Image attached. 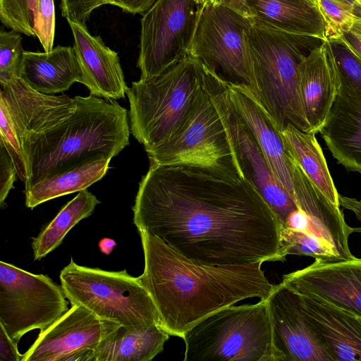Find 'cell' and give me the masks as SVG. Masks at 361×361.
Wrapping results in <instances>:
<instances>
[{
	"label": "cell",
	"instance_id": "obj_32",
	"mask_svg": "<svg viewBox=\"0 0 361 361\" xmlns=\"http://www.w3.org/2000/svg\"><path fill=\"white\" fill-rule=\"evenodd\" d=\"M21 33L3 28L0 32V81L19 77L24 50Z\"/></svg>",
	"mask_w": 361,
	"mask_h": 361
},
{
	"label": "cell",
	"instance_id": "obj_39",
	"mask_svg": "<svg viewBox=\"0 0 361 361\" xmlns=\"http://www.w3.org/2000/svg\"><path fill=\"white\" fill-rule=\"evenodd\" d=\"M157 0H109L108 4L121 8L131 14L143 15Z\"/></svg>",
	"mask_w": 361,
	"mask_h": 361
},
{
	"label": "cell",
	"instance_id": "obj_1",
	"mask_svg": "<svg viewBox=\"0 0 361 361\" xmlns=\"http://www.w3.org/2000/svg\"><path fill=\"white\" fill-rule=\"evenodd\" d=\"M132 209L138 231L196 262L264 263L287 256L279 221L247 176L149 163Z\"/></svg>",
	"mask_w": 361,
	"mask_h": 361
},
{
	"label": "cell",
	"instance_id": "obj_16",
	"mask_svg": "<svg viewBox=\"0 0 361 361\" xmlns=\"http://www.w3.org/2000/svg\"><path fill=\"white\" fill-rule=\"evenodd\" d=\"M0 102L9 114L20 142L30 135L54 128L68 118L77 107L75 97L42 93L20 77L0 81Z\"/></svg>",
	"mask_w": 361,
	"mask_h": 361
},
{
	"label": "cell",
	"instance_id": "obj_22",
	"mask_svg": "<svg viewBox=\"0 0 361 361\" xmlns=\"http://www.w3.org/2000/svg\"><path fill=\"white\" fill-rule=\"evenodd\" d=\"M293 191L298 207L302 209L320 231L324 240L342 259H351L348 239L353 228L345 222L341 207L335 206L310 181L293 161Z\"/></svg>",
	"mask_w": 361,
	"mask_h": 361
},
{
	"label": "cell",
	"instance_id": "obj_35",
	"mask_svg": "<svg viewBox=\"0 0 361 361\" xmlns=\"http://www.w3.org/2000/svg\"><path fill=\"white\" fill-rule=\"evenodd\" d=\"M55 25L54 0H36L35 31L46 52L54 49Z\"/></svg>",
	"mask_w": 361,
	"mask_h": 361
},
{
	"label": "cell",
	"instance_id": "obj_44",
	"mask_svg": "<svg viewBox=\"0 0 361 361\" xmlns=\"http://www.w3.org/2000/svg\"><path fill=\"white\" fill-rule=\"evenodd\" d=\"M354 25L353 29L361 32V12H357L354 14Z\"/></svg>",
	"mask_w": 361,
	"mask_h": 361
},
{
	"label": "cell",
	"instance_id": "obj_14",
	"mask_svg": "<svg viewBox=\"0 0 361 361\" xmlns=\"http://www.w3.org/2000/svg\"><path fill=\"white\" fill-rule=\"evenodd\" d=\"M281 283L295 293L321 299L361 317V259H315L283 276Z\"/></svg>",
	"mask_w": 361,
	"mask_h": 361
},
{
	"label": "cell",
	"instance_id": "obj_34",
	"mask_svg": "<svg viewBox=\"0 0 361 361\" xmlns=\"http://www.w3.org/2000/svg\"><path fill=\"white\" fill-rule=\"evenodd\" d=\"M341 83L361 97V63L345 47L331 42Z\"/></svg>",
	"mask_w": 361,
	"mask_h": 361
},
{
	"label": "cell",
	"instance_id": "obj_10",
	"mask_svg": "<svg viewBox=\"0 0 361 361\" xmlns=\"http://www.w3.org/2000/svg\"><path fill=\"white\" fill-rule=\"evenodd\" d=\"M200 5L197 0H157L142 15L140 80L161 75L188 55Z\"/></svg>",
	"mask_w": 361,
	"mask_h": 361
},
{
	"label": "cell",
	"instance_id": "obj_47",
	"mask_svg": "<svg viewBox=\"0 0 361 361\" xmlns=\"http://www.w3.org/2000/svg\"><path fill=\"white\" fill-rule=\"evenodd\" d=\"M361 10V0H355V4Z\"/></svg>",
	"mask_w": 361,
	"mask_h": 361
},
{
	"label": "cell",
	"instance_id": "obj_8",
	"mask_svg": "<svg viewBox=\"0 0 361 361\" xmlns=\"http://www.w3.org/2000/svg\"><path fill=\"white\" fill-rule=\"evenodd\" d=\"M63 293L99 317L125 326L161 325L156 306L139 276L77 264L71 258L60 273Z\"/></svg>",
	"mask_w": 361,
	"mask_h": 361
},
{
	"label": "cell",
	"instance_id": "obj_18",
	"mask_svg": "<svg viewBox=\"0 0 361 361\" xmlns=\"http://www.w3.org/2000/svg\"><path fill=\"white\" fill-rule=\"evenodd\" d=\"M224 83L233 108L255 138L276 178L294 200L293 159L281 132L247 85L226 79Z\"/></svg>",
	"mask_w": 361,
	"mask_h": 361
},
{
	"label": "cell",
	"instance_id": "obj_25",
	"mask_svg": "<svg viewBox=\"0 0 361 361\" xmlns=\"http://www.w3.org/2000/svg\"><path fill=\"white\" fill-rule=\"evenodd\" d=\"M169 336L159 324L120 326L93 352L92 361H150L163 351Z\"/></svg>",
	"mask_w": 361,
	"mask_h": 361
},
{
	"label": "cell",
	"instance_id": "obj_41",
	"mask_svg": "<svg viewBox=\"0 0 361 361\" xmlns=\"http://www.w3.org/2000/svg\"><path fill=\"white\" fill-rule=\"evenodd\" d=\"M211 1L222 5L251 21L255 20V15L248 0H212Z\"/></svg>",
	"mask_w": 361,
	"mask_h": 361
},
{
	"label": "cell",
	"instance_id": "obj_28",
	"mask_svg": "<svg viewBox=\"0 0 361 361\" xmlns=\"http://www.w3.org/2000/svg\"><path fill=\"white\" fill-rule=\"evenodd\" d=\"M100 202L87 189L78 192L42 231L32 238L35 260H40L58 247L68 231L82 219L90 216Z\"/></svg>",
	"mask_w": 361,
	"mask_h": 361
},
{
	"label": "cell",
	"instance_id": "obj_12",
	"mask_svg": "<svg viewBox=\"0 0 361 361\" xmlns=\"http://www.w3.org/2000/svg\"><path fill=\"white\" fill-rule=\"evenodd\" d=\"M207 74L212 100L228 127L244 173L269 204L283 229L290 214L298 207L276 178L255 138L233 108L225 79L212 68H207Z\"/></svg>",
	"mask_w": 361,
	"mask_h": 361
},
{
	"label": "cell",
	"instance_id": "obj_29",
	"mask_svg": "<svg viewBox=\"0 0 361 361\" xmlns=\"http://www.w3.org/2000/svg\"><path fill=\"white\" fill-rule=\"evenodd\" d=\"M282 245L286 255H304L322 261L342 259L327 243L314 235L290 228L281 231Z\"/></svg>",
	"mask_w": 361,
	"mask_h": 361
},
{
	"label": "cell",
	"instance_id": "obj_21",
	"mask_svg": "<svg viewBox=\"0 0 361 361\" xmlns=\"http://www.w3.org/2000/svg\"><path fill=\"white\" fill-rule=\"evenodd\" d=\"M319 133L340 164L361 174V97L341 82Z\"/></svg>",
	"mask_w": 361,
	"mask_h": 361
},
{
	"label": "cell",
	"instance_id": "obj_15",
	"mask_svg": "<svg viewBox=\"0 0 361 361\" xmlns=\"http://www.w3.org/2000/svg\"><path fill=\"white\" fill-rule=\"evenodd\" d=\"M266 300L281 361H334L310 326L295 292L281 282Z\"/></svg>",
	"mask_w": 361,
	"mask_h": 361
},
{
	"label": "cell",
	"instance_id": "obj_45",
	"mask_svg": "<svg viewBox=\"0 0 361 361\" xmlns=\"http://www.w3.org/2000/svg\"><path fill=\"white\" fill-rule=\"evenodd\" d=\"M302 1L316 7V0H302Z\"/></svg>",
	"mask_w": 361,
	"mask_h": 361
},
{
	"label": "cell",
	"instance_id": "obj_50",
	"mask_svg": "<svg viewBox=\"0 0 361 361\" xmlns=\"http://www.w3.org/2000/svg\"><path fill=\"white\" fill-rule=\"evenodd\" d=\"M360 201H361V199H360Z\"/></svg>",
	"mask_w": 361,
	"mask_h": 361
},
{
	"label": "cell",
	"instance_id": "obj_23",
	"mask_svg": "<svg viewBox=\"0 0 361 361\" xmlns=\"http://www.w3.org/2000/svg\"><path fill=\"white\" fill-rule=\"evenodd\" d=\"M19 77L34 90L54 94L80 82L81 71L73 47L57 46L48 52L25 51Z\"/></svg>",
	"mask_w": 361,
	"mask_h": 361
},
{
	"label": "cell",
	"instance_id": "obj_26",
	"mask_svg": "<svg viewBox=\"0 0 361 361\" xmlns=\"http://www.w3.org/2000/svg\"><path fill=\"white\" fill-rule=\"evenodd\" d=\"M292 158L310 181L335 206L341 207L326 159L315 137L316 133L302 131L288 124L281 132Z\"/></svg>",
	"mask_w": 361,
	"mask_h": 361
},
{
	"label": "cell",
	"instance_id": "obj_36",
	"mask_svg": "<svg viewBox=\"0 0 361 361\" xmlns=\"http://www.w3.org/2000/svg\"><path fill=\"white\" fill-rule=\"evenodd\" d=\"M109 0H60L61 15L67 20L85 25L92 11Z\"/></svg>",
	"mask_w": 361,
	"mask_h": 361
},
{
	"label": "cell",
	"instance_id": "obj_6",
	"mask_svg": "<svg viewBox=\"0 0 361 361\" xmlns=\"http://www.w3.org/2000/svg\"><path fill=\"white\" fill-rule=\"evenodd\" d=\"M183 339L184 361H281L266 298L221 309L197 323Z\"/></svg>",
	"mask_w": 361,
	"mask_h": 361
},
{
	"label": "cell",
	"instance_id": "obj_5",
	"mask_svg": "<svg viewBox=\"0 0 361 361\" xmlns=\"http://www.w3.org/2000/svg\"><path fill=\"white\" fill-rule=\"evenodd\" d=\"M205 82L202 62L190 55L157 77L133 82L126 95L133 137L145 149L164 141L187 115Z\"/></svg>",
	"mask_w": 361,
	"mask_h": 361
},
{
	"label": "cell",
	"instance_id": "obj_49",
	"mask_svg": "<svg viewBox=\"0 0 361 361\" xmlns=\"http://www.w3.org/2000/svg\"><path fill=\"white\" fill-rule=\"evenodd\" d=\"M358 319H360V321L361 322V317H358Z\"/></svg>",
	"mask_w": 361,
	"mask_h": 361
},
{
	"label": "cell",
	"instance_id": "obj_24",
	"mask_svg": "<svg viewBox=\"0 0 361 361\" xmlns=\"http://www.w3.org/2000/svg\"><path fill=\"white\" fill-rule=\"evenodd\" d=\"M255 21L295 35L326 41L318 9L302 0H248Z\"/></svg>",
	"mask_w": 361,
	"mask_h": 361
},
{
	"label": "cell",
	"instance_id": "obj_46",
	"mask_svg": "<svg viewBox=\"0 0 361 361\" xmlns=\"http://www.w3.org/2000/svg\"><path fill=\"white\" fill-rule=\"evenodd\" d=\"M340 1L346 2L353 6H354V5L355 4V0H340Z\"/></svg>",
	"mask_w": 361,
	"mask_h": 361
},
{
	"label": "cell",
	"instance_id": "obj_19",
	"mask_svg": "<svg viewBox=\"0 0 361 361\" xmlns=\"http://www.w3.org/2000/svg\"><path fill=\"white\" fill-rule=\"evenodd\" d=\"M73 37V49L80 71V83L90 94L115 100L125 97L128 86L118 54L107 47L86 25L67 20Z\"/></svg>",
	"mask_w": 361,
	"mask_h": 361
},
{
	"label": "cell",
	"instance_id": "obj_30",
	"mask_svg": "<svg viewBox=\"0 0 361 361\" xmlns=\"http://www.w3.org/2000/svg\"><path fill=\"white\" fill-rule=\"evenodd\" d=\"M316 7L325 24L324 36L334 42L354 25L353 6L340 0H316Z\"/></svg>",
	"mask_w": 361,
	"mask_h": 361
},
{
	"label": "cell",
	"instance_id": "obj_48",
	"mask_svg": "<svg viewBox=\"0 0 361 361\" xmlns=\"http://www.w3.org/2000/svg\"><path fill=\"white\" fill-rule=\"evenodd\" d=\"M197 1L200 4H203L206 2L210 1L212 0H197Z\"/></svg>",
	"mask_w": 361,
	"mask_h": 361
},
{
	"label": "cell",
	"instance_id": "obj_43",
	"mask_svg": "<svg viewBox=\"0 0 361 361\" xmlns=\"http://www.w3.org/2000/svg\"><path fill=\"white\" fill-rule=\"evenodd\" d=\"M116 245V243L114 240L110 238H104L99 241V247L102 253L109 255Z\"/></svg>",
	"mask_w": 361,
	"mask_h": 361
},
{
	"label": "cell",
	"instance_id": "obj_27",
	"mask_svg": "<svg viewBox=\"0 0 361 361\" xmlns=\"http://www.w3.org/2000/svg\"><path fill=\"white\" fill-rule=\"evenodd\" d=\"M111 159L92 160L40 180L24 192L26 207L33 209L50 200L87 189L106 175Z\"/></svg>",
	"mask_w": 361,
	"mask_h": 361
},
{
	"label": "cell",
	"instance_id": "obj_42",
	"mask_svg": "<svg viewBox=\"0 0 361 361\" xmlns=\"http://www.w3.org/2000/svg\"><path fill=\"white\" fill-rule=\"evenodd\" d=\"M346 207L355 214V216L361 223V201L352 198L348 202ZM353 233H361V226L353 228Z\"/></svg>",
	"mask_w": 361,
	"mask_h": 361
},
{
	"label": "cell",
	"instance_id": "obj_3",
	"mask_svg": "<svg viewBox=\"0 0 361 361\" xmlns=\"http://www.w3.org/2000/svg\"><path fill=\"white\" fill-rule=\"evenodd\" d=\"M77 107L66 120L22 142L27 171L24 192L54 173L118 154L130 143L127 110L115 100L75 97Z\"/></svg>",
	"mask_w": 361,
	"mask_h": 361
},
{
	"label": "cell",
	"instance_id": "obj_2",
	"mask_svg": "<svg viewBox=\"0 0 361 361\" xmlns=\"http://www.w3.org/2000/svg\"><path fill=\"white\" fill-rule=\"evenodd\" d=\"M145 267L139 279L157 310L161 326L181 338L215 312L247 298L265 299L274 285L261 262L211 265L184 257L143 231Z\"/></svg>",
	"mask_w": 361,
	"mask_h": 361
},
{
	"label": "cell",
	"instance_id": "obj_9",
	"mask_svg": "<svg viewBox=\"0 0 361 361\" xmlns=\"http://www.w3.org/2000/svg\"><path fill=\"white\" fill-rule=\"evenodd\" d=\"M61 286L48 276L0 262V324L18 343L33 329L42 331L69 309Z\"/></svg>",
	"mask_w": 361,
	"mask_h": 361
},
{
	"label": "cell",
	"instance_id": "obj_7",
	"mask_svg": "<svg viewBox=\"0 0 361 361\" xmlns=\"http://www.w3.org/2000/svg\"><path fill=\"white\" fill-rule=\"evenodd\" d=\"M204 87L187 115L168 138L145 149L149 163L196 166L234 178L243 177L246 175L233 140L212 100L204 66Z\"/></svg>",
	"mask_w": 361,
	"mask_h": 361
},
{
	"label": "cell",
	"instance_id": "obj_40",
	"mask_svg": "<svg viewBox=\"0 0 361 361\" xmlns=\"http://www.w3.org/2000/svg\"><path fill=\"white\" fill-rule=\"evenodd\" d=\"M348 48L361 63V32L352 28L334 42Z\"/></svg>",
	"mask_w": 361,
	"mask_h": 361
},
{
	"label": "cell",
	"instance_id": "obj_20",
	"mask_svg": "<svg viewBox=\"0 0 361 361\" xmlns=\"http://www.w3.org/2000/svg\"><path fill=\"white\" fill-rule=\"evenodd\" d=\"M295 293L310 326L334 361H361L358 317L321 299Z\"/></svg>",
	"mask_w": 361,
	"mask_h": 361
},
{
	"label": "cell",
	"instance_id": "obj_17",
	"mask_svg": "<svg viewBox=\"0 0 361 361\" xmlns=\"http://www.w3.org/2000/svg\"><path fill=\"white\" fill-rule=\"evenodd\" d=\"M341 80L331 43L323 41L298 66V97L309 133H317L326 121Z\"/></svg>",
	"mask_w": 361,
	"mask_h": 361
},
{
	"label": "cell",
	"instance_id": "obj_38",
	"mask_svg": "<svg viewBox=\"0 0 361 361\" xmlns=\"http://www.w3.org/2000/svg\"><path fill=\"white\" fill-rule=\"evenodd\" d=\"M23 355L18 349V343L9 336L0 324V361H22Z\"/></svg>",
	"mask_w": 361,
	"mask_h": 361
},
{
	"label": "cell",
	"instance_id": "obj_31",
	"mask_svg": "<svg viewBox=\"0 0 361 361\" xmlns=\"http://www.w3.org/2000/svg\"><path fill=\"white\" fill-rule=\"evenodd\" d=\"M36 0H0V20L11 30L36 37L35 31Z\"/></svg>",
	"mask_w": 361,
	"mask_h": 361
},
{
	"label": "cell",
	"instance_id": "obj_37",
	"mask_svg": "<svg viewBox=\"0 0 361 361\" xmlns=\"http://www.w3.org/2000/svg\"><path fill=\"white\" fill-rule=\"evenodd\" d=\"M16 170L8 152L4 146L0 144V207H6L5 203L9 191L13 188L16 180Z\"/></svg>",
	"mask_w": 361,
	"mask_h": 361
},
{
	"label": "cell",
	"instance_id": "obj_33",
	"mask_svg": "<svg viewBox=\"0 0 361 361\" xmlns=\"http://www.w3.org/2000/svg\"><path fill=\"white\" fill-rule=\"evenodd\" d=\"M0 144L8 152L15 166L18 178L24 183L27 179L22 145L5 105L0 102Z\"/></svg>",
	"mask_w": 361,
	"mask_h": 361
},
{
	"label": "cell",
	"instance_id": "obj_11",
	"mask_svg": "<svg viewBox=\"0 0 361 361\" xmlns=\"http://www.w3.org/2000/svg\"><path fill=\"white\" fill-rule=\"evenodd\" d=\"M253 22L213 1L200 4L188 55L251 88L245 34Z\"/></svg>",
	"mask_w": 361,
	"mask_h": 361
},
{
	"label": "cell",
	"instance_id": "obj_4",
	"mask_svg": "<svg viewBox=\"0 0 361 361\" xmlns=\"http://www.w3.org/2000/svg\"><path fill=\"white\" fill-rule=\"evenodd\" d=\"M251 90L279 130L291 124L309 133L298 97V66L305 50L323 41L289 34L254 20L245 34Z\"/></svg>",
	"mask_w": 361,
	"mask_h": 361
},
{
	"label": "cell",
	"instance_id": "obj_13",
	"mask_svg": "<svg viewBox=\"0 0 361 361\" xmlns=\"http://www.w3.org/2000/svg\"><path fill=\"white\" fill-rule=\"evenodd\" d=\"M120 326L81 305H73L39 332L22 361H92L93 352Z\"/></svg>",
	"mask_w": 361,
	"mask_h": 361
}]
</instances>
